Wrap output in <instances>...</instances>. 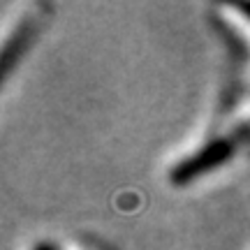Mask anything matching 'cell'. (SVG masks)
<instances>
[{"label":"cell","mask_w":250,"mask_h":250,"mask_svg":"<svg viewBox=\"0 0 250 250\" xmlns=\"http://www.w3.org/2000/svg\"><path fill=\"white\" fill-rule=\"evenodd\" d=\"M232 153H234V144L229 139H215V142L206 144L204 151H199L192 158L179 162L176 169L171 171V181L174 183H186V181L199 179L202 174H208L211 169L225 165L232 158Z\"/></svg>","instance_id":"1"},{"label":"cell","mask_w":250,"mask_h":250,"mask_svg":"<svg viewBox=\"0 0 250 250\" xmlns=\"http://www.w3.org/2000/svg\"><path fill=\"white\" fill-rule=\"evenodd\" d=\"M33 250H58L56 246H51V243H46V241H40L33 246Z\"/></svg>","instance_id":"2"}]
</instances>
